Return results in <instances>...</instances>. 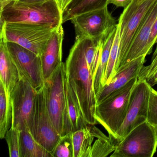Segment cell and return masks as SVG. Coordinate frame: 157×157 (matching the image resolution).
I'll return each mask as SVG.
<instances>
[{"label":"cell","mask_w":157,"mask_h":157,"mask_svg":"<svg viewBox=\"0 0 157 157\" xmlns=\"http://www.w3.org/2000/svg\"><path fill=\"white\" fill-rule=\"evenodd\" d=\"M84 38H77L66 60V76L78 96L83 117L89 124H97L95 109L97 101L93 77L84 54Z\"/></svg>","instance_id":"1"},{"label":"cell","mask_w":157,"mask_h":157,"mask_svg":"<svg viewBox=\"0 0 157 157\" xmlns=\"http://www.w3.org/2000/svg\"><path fill=\"white\" fill-rule=\"evenodd\" d=\"M57 0L27 3L15 0L0 11V22L21 23L57 28L63 24Z\"/></svg>","instance_id":"2"},{"label":"cell","mask_w":157,"mask_h":157,"mask_svg":"<svg viewBox=\"0 0 157 157\" xmlns=\"http://www.w3.org/2000/svg\"><path fill=\"white\" fill-rule=\"evenodd\" d=\"M137 81L138 77L132 79L124 86L96 105V121L105 128L115 143L116 135L124 123L130 95Z\"/></svg>","instance_id":"3"},{"label":"cell","mask_w":157,"mask_h":157,"mask_svg":"<svg viewBox=\"0 0 157 157\" xmlns=\"http://www.w3.org/2000/svg\"><path fill=\"white\" fill-rule=\"evenodd\" d=\"M0 37L41 56L56 28L21 23L0 22Z\"/></svg>","instance_id":"4"},{"label":"cell","mask_w":157,"mask_h":157,"mask_svg":"<svg viewBox=\"0 0 157 157\" xmlns=\"http://www.w3.org/2000/svg\"><path fill=\"white\" fill-rule=\"evenodd\" d=\"M156 1L133 0L120 15L118 22L120 25V46L115 74L122 66L140 26Z\"/></svg>","instance_id":"5"},{"label":"cell","mask_w":157,"mask_h":157,"mask_svg":"<svg viewBox=\"0 0 157 157\" xmlns=\"http://www.w3.org/2000/svg\"><path fill=\"white\" fill-rule=\"evenodd\" d=\"M157 148V130L146 121L117 143L110 157H152Z\"/></svg>","instance_id":"6"},{"label":"cell","mask_w":157,"mask_h":157,"mask_svg":"<svg viewBox=\"0 0 157 157\" xmlns=\"http://www.w3.org/2000/svg\"><path fill=\"white\" fill-rule=\"evenodd\" d=\"M28 129L35 139L53 157L61 136L55 128L48 113L44 88L37 92Z\"/></svg>","instance_id":"7"},{"label":"cell","mask_w":157,"mask_h":157,"mask_svg":"<svg viewBox=\"0 0 157 157\" xmlns=\"http://www.w3.org/2000/svg\"><path fill=\"white\" fill-rule=\"evenodd\" d=\"M66 64L63 62L45 81L46 103L55 128L62 136L66 104Z\"/></svg>","instance_id":"8"},{"label":"cell","mask_w":157,"mask_h":157,"mask_svg":"<svg viewBox=\"0 0 157 157\" xmlns=\"http://www.w3.org/2000/svg\"><path fill=\"white\" fill-rule=\"evenodd\" d=\"M71 21L76 39L90 38L97 42L104 39L117 25L107 7L81 14Z\"/></svg>","instance_id":"9"},{"label":"cell","mask_w":157,"mask_h":157,"mask_svg":"<svg viewBox=\"0 0 157 157\" xmlns=\"http://www.w3.org/2000/svg\"><path fill=\"white\" fill-rule=\"evenodd\" d=\"M151 88L145 80L138 78L130 95L125 118L116 135V144L136 127L147 121Z\"/></svg>","instance_id":"10"},{"label":"cell","mask_w":157,"mask_h":157,"mask_svg":"<svg viewBox=\"0 0 157 157\" xmlns=\"http://www.w3.org/2000/svg\"><path fill=\"white\" fill-rule=\"evenodd\" d=\"M7 44L20 79L28 82L37 91L44 89L45 79L40 55L15 43L7 42Z\"/></svg>","instance_id":"11"},{"label":"cell","mask_w":157,"mask_h":157,"mask_svg":"<svg viewBox=\"0 0 157 157\" xmlns=\"http://www.w3.org/2000/svg\"><path fill=\"white\" fill-rule=\"evenodd\" d=\"M37 91L26 81L20 79L10 94L12 108L11 126L20 131L28 128Z\"/></svg>","instance_id":"12"},{"label":"cell","mask_w":157,"mask_h":157,"mask_svg":"<svg viewBox=\"0 0 157 157\" xmlns=\"http://www.w3.org/2000/svg\"><path fill=\"white\" fill-rule=\"evenodd\" d=\"M146 56L144 55L139 57L120 67L110 82L105 84L96 95L97 104L124 86L132 79L138 77L144 66Z\"/></svg>","instance_id":"13"},{"label":"cell","mask_w":157,"mask_h":157,"mask_svg":"<svg viewBox=\"0 0 157 157\" xmlns=\"http://www.w3.org/2000/svg\"><path fill=\"white\" fill-rule=\"evenodd\" d=\"M66 104L63 120V133L61 136L72 133L86 127L87 123L82 111L78 96L73 88L66 78L65 83Z\"/></svg>","instance_id":"14"},{"label":"cell","mask_w":157,"mask_h":157,"mask_svg":"<svg viewBox=\"0 0 157 157\" xmlns=\"http://www.w3.org/2000/svg\"><path fill=\"white\" fill-rule=\"evenodd\" d=\"M157 16V0L149 10L140 26L122 66L139 57L147 56L146 48Z\"/></svg>","instance_id":"15"},{"label":"cell","mask_w":157,"mask_h":157,"mask_svg":"<svg viewBox=\"0 0 157 157\" xmlns=\"http://www.w3.org/2000/svg\"><path fill=\"white\" fill-rule=\"evenodd\" d=\"M63 37L64 30L62 25L54 31L40 56L45 81L62 62Z\"/></svg>","instance_id":"16"},{"label":"cell","mask_w":157,"mask_h":157,"mask_svg":"<svg viewBox=\"0 0 157 157\" xmlns=\"http://www.w3.org/2000/svg\"><path fill=\"white\" fill-rule=\"evenodd\" d=\"M0 81L2 82L6 92L11 93L20 80L19 72L10 55L7 42L0 37Z\"/></svg>","instance_id":"17"},{"label":"cell","mask_w":157,"mask_h":157,"mask_svg":"<svg viewBox=\"0 0 157 157\" xmlns=\"http://www.w3.org/2000/svg\"><path fill=\"white\" fill-rule=\"evenodd\" d=\"M116 27L109 33L103 40L100 62L94 77V88L96 95L104 85V79L106 68L109 60L111 48L116 33Z\"/></svg>","instance_id":"18"},{"label":"cell","mask_w":157,"mask_h":157,"mask_svg":"<svg viewBox=\"0 0 157 157\" xmlns=\"http://www.w3.org/2000/svg\"><path fill=\"white\" fill-rule=\"evenodd\" d=\"M109 0H73L62 13L63 24L81 14L107 7Z\"/></svg>","instance_id":"19"},{"label":"cell","mask_w":157,"mask_h":157,"mask_svg":"<svg viewBox=\"0 0 157 157\" xmlns=\"http://www.w3.org/2000/svg\"><path fill=\"white\" fill-rule=\"evenodd\" d=\"M20 150L21 157H52L51 153L35 139L27 128L20 133Z\"/></svg>","instance_id":"20"},{"label":"cell","mask_w":157,"mask_h":157,"mask_svg":"<svg viewBox=\"0 0 157 157\" xmlns=\"http://www.w3.org/2000/svg\"><path fill=\"white\" fill-rule=\"evenodd\" d=\"M93 135L90 125L72 133L74 157H91Z\"/></svg>","instance_id":"21"},{"label":"cell","mask_w":157,"mask_h":157,"mask_svg":"<svg viewBox=\"0 0 157 157\" xmlns=\"http://www.w3.org/2000/svg\"><path fill=\"white\" fill-rule=\"evenodd\" d=\"M12 108L10 95L5 90L0 81V138H5L7 131L12 125Z\"/></svg>","instance_id":"22"},{"label":"cell","mask_w":157,"mask_h":157,"mask_svg":"<svg viewBox=\"0 0 157 157\" xmlns=\"http://www.w3.org/2000/svg\"><path fill=\"white\" fill-rule=\"evenodd\" d=\"M90 125V129L94 136L97 138L92 146L91 157H105L113 152L116 144L110 137L106 136L94 125Z\"/></svg>","instance_id":"23"},{"label":"cell","mask_w":157,"mask_h":157,"mask_svg":"<svg viewBox=\"0 0 157 157\" xmlns=\"http://www.w3.org/2000/svg\"><path fill=\"white\" fill-rule=\"evenodd\" d=\"M103 40L97 42L90 38H84V54L93 79L100 62Z\"/></svg>","instance_id":"24"},{"label":"cell","mask_w":157,"mask_h":157,"mask_svg":"<svg viewBox=\"0 0 157 157\" xmlns=\"http://www.w3.org/2000/svg\"><path fill=\"white\" fill-rule=\"evenodd\" d=\"M120 46V25L117 24L116 33L110 52L104 79V86L110 82L115 74L116 65L118 59Z\"/></svg>","instance_id":"25"},{"label":"cell","mask_w":157,"mask_h":157,"mask_svg":"<svg viewBox=\"0 0 157 157\" xmlns=\"http://www.w3.org/2000/svg\"><path fill=\"white\" fill-rule=\"evenodd\" d=\"M53 157H74L72 133L61 136L55 149Z\"/></svg>","instance_id":"26"},{"label":"cell","mask_w":157,"mask_h":157,"mask_svg":"<svg viewBox=\"0 0 157 157\" xmlns=\"http://www.w3.org/2000/svg\"><path fill=\"white\" fill-rule=\"evenodd\" d=\"M20 133L21 131L19 129L11 126L6 133L5 138L9 147L10 157H21Z\"/></svg>","instance_id":"27"},{"label":"cell","mask_w":157,"mask_h":157,"mask_svg":"<svg viewBox=\"0 0 157 157\" xmlns=\"http://www.w3.org/2000/svg\"><path fill=\"white\" fill-rule=\"evenodd\" d=\"M138 78L145 80L151 87L157 84V56L151 59V62L148 66H143Z\"/></svg>","instance_id":"28"},{"label":"cell","mask_w":157,"mask_h":157,"mask_svg":"<svg viewBox=\"0 0 157 157\" xmlns=\"http://www.w3.org/2000/svg\"><path fill=\"white\" fill-rule=\"evenodd\" d=\"M147 121L157 131V91L152 87L150 93Z\"/></svg>","instance_id":"29"},{"label":"cell","mask_w":157,"mask_h":157,"mask_svg":"<svg viewBox=\"0 0 157 157\" xmlns=\"http://www.w3.org/2000/svg\"><path fill=\"white\" fill-rule=\"evenodd\" d=\"M157 39V16L153 24L150 36L146 48V54L149 55L152 52V48L156 44Z\"/></svg>","instance_id":"30"},{"label":"cell","mask_w":157,"mask_h":157,"mask_svg":"<svg viewBox=\"0 0 157 157\" xmlns=\"http://www.w3.org/2000/svg\"><path fill=\"white\" fill-rule=\"evenodd\" d=\"M133 0H109V4H112L117 7L126 8Z\"/></svg>","instance_id":"31"},{"label":"cell","mask_w":157,"mask_h":157,"mask_svg":"<svg viewBox=\"0 0 157 157\" xmlns=\"http://www.w3.org/2000/svg\"><path fill=\"white\" fill-rule=\"evenodd\" d=\"M59 7L62 11V13L66 10L68 5L73 1V0H57Z\"/></svg>","instance_id":"32"},{"label":"cell","mask_w":157,"mask_h":157,"mask_svg":"<svg viewBox=\"0 0 157 157\" xmlns=\"http://www.w3.org/2000/svg\"><path fill=\"white\" fill-rule=\"evenodd\" d=\"M21 2L27 3H39V2H45L49 0H17Z\"/></svg>","instance_id":"33"},{"label":"cell","mask_w":157,"mask_h":157,"mask_svg":"<svg viewBox=\"0 0 157 157\" xmlns=\"http://www.w3.org/2000/svg\"><path fill=\"white\" fill-rule=\"evenodd\" d=\"M14 1L15 0H0V11H1L9 3Z\"/></svg>","instance_id":"34"},{"label":"cell","mask_w":157,"mask_h":157,"mask_svg":"<svg viewBox=\"0 0 157 157\" xmlns=\"http://www.w3.org/2000/svg\"><path fill=\"white\" fill-rule=\"evenodd\" d=\"M156 46L155 48V50H154V53H153V55H152V59L154 58L155 57L157 56V39L156 41Z\"/></svg>","instance_id":"35"}]
</instances>
